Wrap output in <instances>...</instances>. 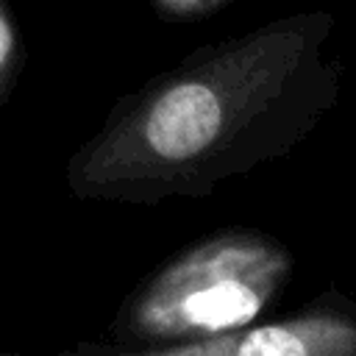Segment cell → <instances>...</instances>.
<instances>
[{"label":"cell","instance_id":"1","mask_svg":"<svg viewBox=\"0 0 356 356\" xmlns=\"http://www.w3.org/2000/svg\"><path fill=\"white\" fill-rule=\"evenodd\" d=\"M334 28L317 8L192 47L108 108L67 161L70 192L134 206L203 200L289 156L339 100V61L325 56Z\"/></svg>","mask_w":356,"mask_h":356},{"label":"cell","instance_id":"2","mask_svg":"<svg viewBox=\"0 0 356 356\" xmlns=\"http://www.w3.org/2000/svg\"><path fill=\"white\" fill-rule=\"evenodd\" d=\"M295 275L292 250L253 225L214 228L153 267L120 303L108 342L89 353L170 356L264 317Z\"/></svg>","mask_w":356,"mask_h":356},{"label":"cell","instance_id":"3","mask_svg":"<svg viewBox=\"0 0 356 356\" xmlns=\"http://www.w3.org/2000/svg\"><path fill=\"white\" fill-rule=\"evenodd\" d=\"M170 356H356V300L325 286L281 317L175 348Z\"/></svg>","mask_w":356,"mask_h":356},{"label":"cell","instance_id":"4","mask_svg":"<svg viewBox=\"0 0 356 356\" xmlns=\"http://www.w3.org/2000/svg\"><path fill=\"white\" fill-rule=\"evenodd\" d=\"M25 64V47L19 25L6 0H0V106L11 97Z\"/></svg>","mask_w":356,"mask_h":356},{"label":"cell","instance_id":"5","mask_svg":"<svg viewBox=\"0 0 356 356\" xmlns=\"http://www.w3.org/2000/svg\"><path fill=\"white\" fill-rule=\"evenodd\" d=\"M234 3L236 0H147V6L170 22H203Z\"/></svg>","mask_w":356,"mask_h":356}]
</instances>
